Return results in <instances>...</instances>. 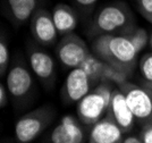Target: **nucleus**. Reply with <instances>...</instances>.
I'll return each mask as SVG.
<instances>
[{
	"label": "nucleus",
	"instance_id": "obj_18",
	"mask_svg": "<svg viewBox=\"0 0 152 143\" xmlns=\"http://www.w3.org/2000/svg\"><path fill=\"white\" fill-rule=\"evenodd\" d=\"M10 67V52L9 45L6 37L1 34L0 39V75L4 77L8 73V69Z\"/></svg>",
	"mask_w": 152,
	"mask_h": 143
},
{
	"label": "nucleus",
	"instance_id": "obj_16",
	"mask_svg": "<svg viewBox=\"0 0 152 143\" xmlns=\"http://www.w3.org/2000/svg\"><path fill=\"white\" fill-rule=\"evenodd\" d=\"M123 35L127 37L132 41V43L135 45V48L137 49L139 52H141L144 49L150 41V35L148 34V32L144 29L136 26V25L133 26L132 29H129L127 32H125Z\"/></svg>",
	"mask_w": 152,
	"mask_h": 143
},
{
	"label": "nucleus",
	"instance_id": "obj_14",
	"mask_svg": "<svg viewBox=\"0 0 152 143\" xmlns=\"http://www.w3.org/2000/svg\"><path fill=\"white\" fill-rule=\"evenodd\" d=\"M124 132L107 115L92 125L89 132V143H123Z\"/></svg>",
	"mask_w": 152,
	"mask_h": 143
},
{
	"label": "nucleus",
	"instance_id": "obj_5",
	"mask_svg": "<svg viewBox=\"0 0 152 143\" xmlns=\"http://www.w3.org/2000/svg\"><path fill=\"white\" fill-rule=\"evenodd\" d=\"M7 90L16 103H24L33 93L34 77L30 65L20 58L15 59L7 73Z\"/></svg>",
	"mask_w": 152,
	"mask_h": 143
},
{
	"label": "nucleus",
	"instance_id": "obj_1",
	"mask_svg": "<svg viewBox=\"0 0 152 143\" xmlns=\"http://www.w3.org/2000/svg\"><path fill=\"white\" fill-rule=\"evenodd\" d=\"M92 51L99 59L126 76L132 74L139 65L140 52L125 35L102 34L94 37Z\"/></svg>",
	"mask_w": 152,
	"mask_h": 143
},
{
	"label": "nucleus",
	"instance_id": "obj_12",
	"mask_svg": "<svg viewBox=\"0 0 152 143\" xmlns=\"http://www.w3.org/2000/svg\"><path fill=\"white\" fill-rule=\"evenodd\" d=\"M107 116L113 119L124 133H129L133 130L136 119L128 105L125 94L119 87H114L113 90Z\"/></svg>",
	"mask_w": 152,
	"mask_h": 143
},
{
	"label": "nucleus",
	"instance_id": "obj_3",
	"mask_svg": "<svg viewBox=\"0 0 152 143\" xmlns=\"http://www.w3.org/2000/svg\"><path fill=\"white\" fill-rule=\"evenodd\" d=\"M113 90L110 82H101L76 103V115L83 125L92 126L107 115Z\"/></svg>",
	"mask_w": 152,
	"mask_h": 143
},
{
	"label": "nucleus",
	"instance_id": "obj_24",
	"mask_svg": "<svg viewBox=\"0 0 152 143\" xmlns=\"http://www.w3.org/2000/svg\"><path fill=\"white\" fill-rule=\"evenodd\" d=\"M144 19H146V21H148L149 23H151V24H152V14L150 15V16H148L146 18H144Z\"/></svg>",
	"mask_w": 152,
	"mask_h": 143
},
{
	"label": "nucleus",
	"instance_id": "obj_8",
	"mask_svg": "<svg viewBox=\"0 0 152 143\" xmlns=\"http://www.w3.org/2000/svg\"><path fill=\"white\" fill-rule=\"evenodd\" d=\"M94 84H96L94 78L83 66L70 69L61 89V98L67 105L77 103L92 90Z\"/></svg>",
	"mask_w": 152,
	"mask_h": 143
},
{
	"label": "nucleus",
	"instance_id": "obj_2",
	"mask_svg": "<svg viewBox=\"0 0 152 143\" xmlns=\"http://www.w3.org/2000/svg\"><path fill=\"white\" fill-rule=\"evenodd\" d=\"M135 16L129 6L123 1H115L96 10L90 25V34H121L135 26Z\"/></svg>",
	"mask_w": 152,
	"mask_h": 143
},
{
	"label": "nucleus",
	"instance_id": "obj_13",
	"mask_svg": "<svg viewBox=\"0 0 152 143\" xmlns=\"http://www.w3.org/2000/svg\"><path fill=\"white\" fill-rule=\"evenodd\" d=\"M41 5V0H4V12L14 26L30 22Z\"/></svg>",
	"mask_w": 152,
	"mask_h": 143
},
{
	"label": "nucleus",
	"instance_id": "obj_9",
	"mask_svg": "<svg viewBox=\"0 0 152 143\" xmlns=\"http://www.w3.org/2000/svg\"><path fill=\"white\" fill-rule=\"evenodd\" d=\"M27 57H28V65L34 76L47 89H51L57 77L56 62L51 55L48 54L45 50L32 45L28 48Z\"/></svg>",
	"mask_w": 152,
	"mask_h": 143
},
{
	"label": "nucleus",
	"instance_id": "obj_21",
	"mask_svg": "<svg viewBox=\"0 0 152 143\" xmlns=\"http://www.w3.org/2000/svg\"><path fill=\"white\" fill-rule=\"evenodd\" d=\"M139 136L141 137L143 143H152V123L142 126Z\"/></svg>",
	"mask_w": 152,
	"mask_h": 143
},
{
	"label": "nucleus",
	"instance_id": "obj_10",
	"mask_svg": "<svg viewBox=\"0 0 152 143\" xmlns=\"http://www.w3.org/2000/svg\"><path fill=\"white\" fill-rule=\"evenodd\" d=\"M30 30L32 37L41 45H53L59 37L51 12L42 7L39 8L32 16Z\"/></svg>",
	"mask_w": 152,
	"mask_h": 143
},
{
	"label": "nucleus",
	"instance_id": "obj_25",
	"mask_svg": "<svg viewBox=\"0 0 152 143\" xmlns=\"http://www.w3.org/2000/svg\"><path fill=\"white\" fill-rule=\"evenodd\" d=\"M149 45L151 47V49H152V34L150 35V41H149Z\"/></svg>",
	"mask_w": 152,
	"mask_h": 143
},
{
	"label": "nucleus",
	"instance_id": "obj_15",
	"mask_svg": "<svg viewBox=\"0 0 152 143\" xmlns=\"http://www.w3.org/2000/svg\"><path fill=\"white\" fill-rule=\"evenodd\" d=\"M51 15L58 33L61 37L68 33H73L78 25L76 9L67 4H57L52 8Z\"/></svg>",
	"mask_w": 152,
	"mask_h": 143
},
{
	"label": "nucleus",
	"instance_id": "obj_23",
	"mask_svg": "<svg viewBox=\"0 0 152 143\" xmlns=\"http://www.w3.org/2000/svg\"><path fill=\"white\" fill-rule=\"evenodd\" d=\"M123 143H143L139 135H129V136L124 137Z\"/></svg>",
	"mask_w": 152,
	"mask_h": 143
},
{
	"label": "nucleus",
	"instance_id": "obj_11",
	"mask_svg": "<svg viewBox=\"0 0 152 143\" xmlns=\"http://www.w3.org/2000/svg\"><path fill=\"white\" fill-rule=\"evenodd\" d=\"M85 131L82 123L72 115H66L59 120L43 143H84Z\"/></svg>",
	"mask_w": 152,
	"mask_h": 143
},
{
	"label": "nucleus",
	"instance_id": "obj_6",
	"mask_svg": "<svg viewBox=\"0 0 152 143\" xmlns=\"http://www.w3.org/2000/svg\"><path fill=\"white\" fill-rule=\"evenodd\" d=\"M118 87L124 92L135 119L142 125L152 123V90L125 81Z\"/></svg>",
	"mask_w": 152,
	"mask_h": 143
},
{
	"label": "nucleus",
	"instance_id": "obj_17",
	"mask_svg": "<svg viewBox=\"0 0 152 143\" xmlns=\"http://www.w3.org/2000/svg\"><path fill=\"white\" fill-rule=\"evenodd\" d=\"M139 69L143 85L152 90V52H146L140 58Z\"/></svg>",
	"mask_w": 152,
	"mask_h": 143
},
{
	"label": "nucleus",
	"instance_id": "obj_7",
	"mask_svg": "<svg viewBox=\"0 0 152 143\" xmlns=\"http://www.w3.org/2000/svg\"><path fill=\"white\" fill-rule=\"evenodd\" d=\"M56 54L64 67L70 69L81 67L91 55L85 41L74 32L61 37L56 47Z\"/></svg>",
	"mask_w": 152,
	"mask_h": 143
},
{
	"label": "nucleus",
	"instance_id": "obj_4",
	"mask_svg": "<svg viewBox=\"0 0 152 143\" xmlns=\"http://www.w3.org/2000/svg\"><path fill=\"white\" fill-rule=\"evenodd\" d=\"M55 110L50 106H42L23 115L16 122L14 134L19 143H31L45 131L55 119Z\"/></svg>",
	"mask_w": 152,
	"mask_h": 143
},
{
	"label": "nucleus",
	"instance_id": "obj_22",
	"mask_svg": "<svg viewBox=\"0 0 152 143\" xmlns=\"http://www.w3.org/2000/svg\"><path fill=\"white\" fill-rule=\"evenodd\" d=\"M8 95H9V92L7 90V87L4 83H1L0 84V107H1V109H4L8 105Z\"/></svg>",
	"mask_w": 152,
	"mask_h": 143
},
{
	"label": "nucleus",
	"instance_id": "obj_20",
	"mask_svg": "<svg viewBox=\"0 0 152 143\" xmlns=\"http://www.w3.org/2000/svg\"><path fill=\"white\" fill-rule=\"evenodd\" d=\"M136 5L143 18H146L152 14V0H136Z\"/></svg>",
	"mask_w": 152,
	"mask_h": 143
},
{
	"label": "nucleus",
	"instance_id": "obj_19",
	"mask_svg": "<svg viewBox=\"0 0 152 143\" xmlns=\"http://www.w3.org/2000/svg\"><path fill=\"white\" fill-rule=\"evenodd\" d=\"M98 1L99 0H72L74 8L84 15H89L94 9Z\"/></svg>",
	"mask_w": 152,
	"mask_h": 143
}]
</instances>
